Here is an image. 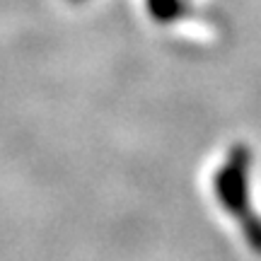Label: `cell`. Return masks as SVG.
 Wrapping results in <instances>:
<instances>
[{"label":"cell","instance_id":"obj_3","mask_svg":"<svg viewBox=\"0 0 261 261\" xmlns=\"http://www.w3.org/2000/svg\"><path fill=\"white\" fill-rule=\"evenodd\" d=\"M73 3H83V0H73Z\"/></svg>","mask_w":261,"mask_h":261},{"label":"cell","instance_id":"obj_1","mask_svg":"<svg viewBox=\"0 0 261 261\" xmlns=\"http://www.w3.org/2000/svg\"><path fill=\"white\" fill-rule=\"evenodd\" d=\"M244 152H234L227 167L220 169V174L215 179V191L220 203L230 211L232 215H242L247 208V177H244Z\"/></svg>","mask_w":261,"mask_h":261},{"label":"cell","instance_id":"obj_2","mask_svg":"<svg viewBox=\"0 0 261 261\" xmlns=\"http://www.w3.org/2000/svg\"><path fill=\"white\" fill-rule=\"evenodd\" d=\"M145 5L158 22H174L184 10V0H145Z\"/></svg>","mask_w":261,"mask_h":261}]
</instances>
